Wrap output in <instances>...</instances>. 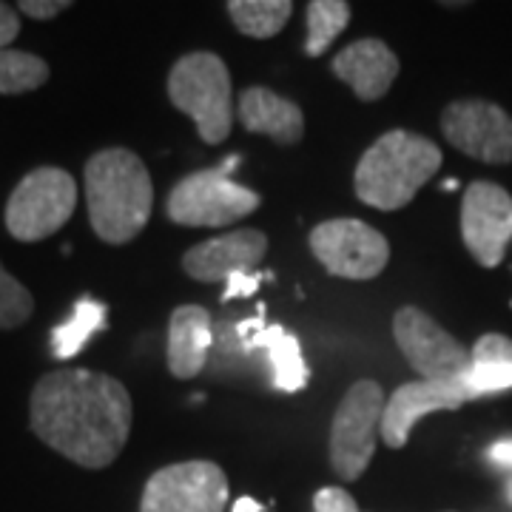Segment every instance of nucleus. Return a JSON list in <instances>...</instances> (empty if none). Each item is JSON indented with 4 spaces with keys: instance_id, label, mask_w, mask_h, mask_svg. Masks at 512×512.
<instances>
[{
    "instance_id": "1",
    "label": "nucleus",
    "mask_w": 512,
    "mask_h": 512,
    "mask_svg": "<svg viewBox=\"0 0 512 512\" xmlns=\"http://www.w3.org/2000/svg\"><path fill=\"white\" fill-rule=\"evenodd\" d=\"M134 407L114 376L63 367L40 376L29 399L32 433L55 453L86 470L117 461L131 433Z\"/></svg>"
},
{
    "instance_id": "2",
    "label": "nucleus",
    "mask_w": 512,
    "mask_h": 512,
    "mask_svg": "<svg viewBox=\"0 0 512 512\" xmlns=\"http://www.w3.org/2000/svg\"><path fill=\"white\" fill-rule=\"evenodd\" d=\"M86 205L94 234L126 245L148 225L154 183L146 163L128 148H103L86 163Z\"/></svg>"
},
{
    "instance_id": "3",
    "label": "nucleus",
    "mask_w": 512,
    "mask_h": 512,
    "mask_svg": "<svg viewBox=\"0 0 512 512\" xmlns=\"http://www.w3.org/2000/svg\"><path fill=\"white\" fill-rule=\"evenodd\" d=\"M441 148L416 131L393 128L356 165V197L379 211H399L436 177Z\"/></svg>"
},
{
    "instance_id": "4",
    "label": "nucleus",
    "mask_w": 512,
    "mask_h": 512,
    "mask_svg": "<svg viewBox=\"0 0 512 512\" xmlns=\"http://www.w3.org/2000/svg\"><path fill=\"white\" fill-rule=\"evenodd\" d=\"M168 97L174 109L194 120L202 143L220 146L231 134V74L214 52H191L174 63L168 74Z\"/></svg>"
},
{
    "instance_id": "5",
    "label": "nucleus",
    "mask_w": 512,
    "mask_h": 512,
    "mask_svg": "<svg viewBox=\"0 0 512 512\" xmlns=\"http://www.w3.org/2000/svg\"><path fill=\"white\" fill-rule=\"evenodd\" d=\"M77 208V183L69 171L43 165L29 171L6 202V231L18 242H40L57 234Z\"/></svg>"
},
{
    "instance_id": "6",
    "label": "nucleus",
    "mask_w": 512,
    "mask_h": 512,
    "mask_svg": "<svg viewBox=\"0 0 512 512\" xmlns=\"http://www.w3.org/2000/svg\"><path fill=\"white\" fill-rule=\"evenodd\" d=\"M384 404L382 384L362 379L336 407L330 424V464L342 481H356L367 470L376 453V433L382 430Z\"/></svg>"
},
{
    "instance_id": "7",
    "label": "nucleus",
    "mask_w": 512,
    "mask_h": 512,
    "mask_svg": "<svg viewBox=\"0 0 512 512\" xmlns=\"http://www.w3.org/2000/svg\"><path fill=\"white\" fill-rule=\"evenodd\" d=\"M259 194L225 177L220 168L194 171L171 188L165 211L168 220L185 228H222L254 214Z\"/></svg>"
},
{
    "instance_id": "8",
    "label": "nucleus",
    "mask_w": 512,
    "mask_h": 512,
    "mask_svg": "<svg viewBox=\"0 0 512 512\" xmlns=\"http://www.w3.org/2000/svg\"><path fill=\"white\" fill-rule=\"evenodd\" d=\"M228 478L214 461L168 464L148 478L140 512H225Z\"/></svg>"
},
{
    "instance_id": "9",
    "label": "nucleus",
    "mask_w": 512,
    "mask_h": 512,
    "mask_svg": "<svg viewBox=\"0 0 512 512\" xmlns=\"http://www.w3.org/2000/svg\"><path fill=\"white\" fill-rule=\"evenodd\" d=\"M313 256L342 279H376L390 262V242L362 220H328L311 231Z\"/></svg>"
},
{
    "instance_id": "10",
    "label": "nucleus",
    "mask_w": 512,
    "mask_h": 512,
    "mask_svg": "<svg viewBox=\"0 0 512 512\" xmlns=\"http://www.w3.org/2000/svg\"><path fill=\"white\" fill-rule=\"evenodd\" d=\"M393 336L404 359L427 382L461 379L470 370V350L421 308H399L393 316Z\"/></svg>"
},
{
    "instance_id": "11",
    "label": "nucleus",
    "mask_w": 512,
    "mask_h": 512,
    "mask_svg": "<svg viewBox=\"0 0 512 512\" xmlns=\"http://www.w3.org/2000/svg\"><path fill=\"white\" fill-rule=\"evenodd\" d=\"M441 134L478 163H512V117L490 100H456L441 114Z\"/></svg>"
},
{
    "instance_id": "12",
    "label": "nucleus",
    "mask_w": 512,
    "mask_h": 512,
    "mask_svg": "<svg viewBox=\"0 0 512 512\" xmlns=\"http://www.w3.org/2000/svg\"><path fill=\"white\" fill-rule=\"evenodd\" d=\"M461 239L478 265L495 268L512 239V197L487 180L467 185L461 200Z\"/></svg>"
},
{
    "instance_id": "13",
    "label": "nucleus",
    "mask_w": 512,
    "mask_h": 512,
    "mask_svg": "<svg viewBox=\"0 0 512 512\" xmlns=\"http://www.w3.org/2000/svg\"><path fill=\"white\" fill-rule=\"evenodd\" d=\"M476 402L467 390L464 379H447V382H407L396 393H390V399L384 404L382 416V439L387 447L402 450L407 444L410 430L416 427V421L427 413H439V410H458L461 404Z\"/></svg>"
},
{
    "instance_id": "14",
    "label": "nucleus",
    "mask_w": 512,
    "mask_h": 512,
    "mask_svg": "<svg viewBox=\"0 0 512 512\" xmlns=\"http://www.w3.org/2000/svg\"><path fill=\"white\" fill-rule=\"evenodd\" d=\"M265 254L268 237L256 228H239L185 251L183 271L197 282H228L234 274H254Z\"/></svg>"
},
{
    "instance_id": "15",
    "label": "nucleus",
    "mask_w": 512,
    "mask_h": 512,
    "mask_svg": "<svg viewBox=\"0 0 512 512\" xmlns=\"http://www.w3.org/2000/svg\"><path fill=\"white\" fill-rule=\"evenodd\" d=\"M333 72L365 103L382 100L399 77V57L376 37H362L333 57Z\"/></svg>"
},
{
    "instance_id": "16",
    "label": "nucleus",
    "mask_w": 512,
    "mask_h": 512,
    "mask_svg": "<svg viewBox=\"0 0 512 512\" xmlns=\"http://www.w3.org/2000/svg\"><path fill=\"white\" fill-rule=\"evenodd\" d=\"M242 348L268 350V362L274 370V384L282 393H299L311 382V370L305 365L302 345L282 325H265V305H259L256 319L237 325Z\"/></svg>"
},
{
    "instance_id": "17",
    "label": "nucleus",
    "mask_w": 512,
    "mask_h": 512,
    "mask_svg": "<svg viewBox=\"0 0 512 512\" xmlns=\"http://www.w3.org/2000/svg\"><path fill=\"white\" fill-rule=\"evenodd\" d=\"M239 120L251 134H265L279 146H296L305 137V114L302 109L271 92L265 86H251L239 94Z\"/></svg>"
},
{
    "instance_id": "18",
    "label": "nucleus",
    "mask_w": 512,
    "mask_h": 512,
    "mask_svg": "<svg viewBox=\"0 0 512 512\" xmlns=\"http://www.w3.org/2000/svg\"><path fill=\"white\" fill-rule=\"evenodd\" d=\"M211 313L200 305H180L171 313L168 322V370L177 379H194L200 376L202 367L208 362V348H211Z\"/></svg>"
},
{
    "instance_id": "19",
    "label": "nucleus",
    "mask_w": 512,
    "mask_h": 512,
    "mask_svg": "<svg viewBox=\"0 0 512 512\" xmlns=\"http://www.w3.org/2000/svg\"><path fill=\"white\" fill-rule=\"evenodd\" d=\"M473 399L504 393L512 387V339L484 333L470 350V370L461 376Z\"/></svg>"
},
{
    "instance_id": "20",
    "label": "nucleus",
    "mask_w": 512,
    "mask_h": 512,
    "mask_svg": "<svg viewBox=\"0 0 512 512\" xmlns=\"http://www.w3.org/2000/svg\"><path fill=\"white\" fill-rule=\"evenodd\" d=\"M103 328H106V305L92 299V296H83L74 305L72 316L52 330V339H49L52 356L60 359V362L74 359L80 350L86 348V342L92 339L94 333H100Z\"/></svg>"
},
{
    "instance_id": "21",
    "label": "nucleus",
    "mask_w": 512,
    "mask_h": 512,
    "mask_svg": "<svg viewBox=\"0 0 512 512\" xmlns=\"http://www.w3.org/2000/svg\"><path fill=\"white\" fill-rule=\"evenodd\" d=\"M228 15L242 35L265 40L279 35L293 15L291 0H231Z\"/></svg>"
},
{
    "instance_id": "22",
    "label": "nucleus",
    "mask_w": 512,
    "mask_h": 512,
    "mask_svg": "<svg viewBox=\"0 0 512 512\" xmlns=\"http://www.w3.org/2000/svg\"><path fill=\"white\" fill-rule=\"evenodd\" d=\"M350 23V3L345 0H313L308 3V37L305 52L308 57H322L336 37Z\"/></svg>"
},
{
    "instance_id": "23",
    "label": "nucleus",
    "mask_w": 512,
    "mask_h": 512,
    "mask_svg": "<svg viewBox=\"0 0 512 512\" xmlns=\"http://www.w3.org/2000/svg\"><path fill=\"white\" fill-rule=\"evenodd\" d=\"M49 80V63L32 52L0 49V94H26Z\"/></svg>"
},
{
    "instance_id": "24",
    "label": "nucleus",
    "mask_w": 512,
    "mask_h": 512,
    "mask_svg": "<svg viewBox=\"0 0 512 512\" xmlns=\"http://www.w3.org/2000/svg\"><path fill=\"white\" fill-rule=\"evenodd\" d=\"M35 313V299L0 262V330H15L29 322Z\"/></svg>"
},
{
    "instance_id": "25",
    "label": "nucleus",
    "mask_w": 512,
    "mask_h": 512,
    "mask_svg": "<svg viewBox=\"0 0 512 512\" xmlns=\"http://www.w3.org/2000/svg\"><path fill=\"white\" fill-rule=\"evenodd\" d=\"M313 512H359L353 495L342 487H322L313 495Z\"/></svg>"
},
{
    "instance_id": "26",
    "label": "nucleus",
    "mask_w": 512,
    "mask_h": 512,
    "mask_svg": "<svg viewBox=\"0 0 512 512\" xmlns=\"http://www.w3.org/2000/svg\"><path fill=\"white\" fill-rule=\"evenodd\" d=\"M69 6H72L69 0H23L18 9L32 20H52L60 12H66Z\"/></svg>"
},
{
    "instance_id": "27",
    "label": "nucleus",
    "mask_w": 512,
    "mask_h": 512,
    "mask_svg": "<svg viewBox=\"0 0 512 512\" xmlns=\"http://www.w3.org/2000/svg\"><path fill=\"white\" fill-rule=\"evenodd\" d=\"M271 274H234L225 282V293H222V302H231L239 296H254L256 288L262 279H268Z\"/></svg>"
},
{
    "instance_id": "28",
    "label": "nucleus",
    "mask_w": 512,
    "mask_h": 512,
    "mask_svg": "<svg viewBox=\"0 0 512 512\" xmlns=\"http://www.w3.org/2000/svg\"><path fill=\"white\" fill-rule=\"evenodd\" d=\"M20 35L18 12L9 3H0V49H9V43Z\"/></svg>"
},
{
    "instance_id": "29",
    "label": "nucleus",
    "mask_w": 512,
    "mask_h": 512,
    "mask_svg": "<svg viewBox=\"0 0 512 512\" xmlns=\"http://www.w3.org/2000/svg\"><path fill=\"white\" fill-rule=\"evenodd\" d=\"M487 458L501 470H512V439L495 441L493 447L487 450Z\"/></svg>"
},
{
    "instance_id": "30",
    "label": "nucleus",
    "mask_w": 512,
    "mask_h": 512,
    "mask_svg": "<svg viewBox=\"0 0 512 512\" xmlns=\"http://www.w3.org/2000/svg\"><path fill=\"white\" fill-rule=\"evenodd\" d=\"M231 512H262V504H259V501H254V498H248V495H242V498H237V501H234Z\"/></svg>"
},
{
    "instance_id": "31",
    "label": "nucleus",
    "mask_w": 512,
    "mask_h": 512,
    "mask_svg": "<svg viewBox=\"0 0 512 512\" xmlns=\"http://www.w3.org/2000/svg\"><path fill=\"white\" fill-rule=\"evenodd\" d=\"M237 165H239V157H225V160H222V165H220V171L225 174V177H231Z\"/></svg>"
},
{
    "instance_id": "32",
    "label": "nucleus",
    "mask_w": 512,
    "mask_h": 512,
    "mask_svg": "<svg viewBox=\"0 0 512 512\" xmlns=\"http://www.w3.org/2000/svg\"><path fill=\"white\" fill-rule=\"evenodd\" d=\"M504 493H507V501H510V504H512V478H510V481H507V490H504Z\"/></svg>"
},
{
    "instance_id": "33",
    "label": "nucleus",
    "mask_w": 512,
    "mask_h": 512,
    "mask_svg": "<svg viewBox=\"0 0 512 512\" xmlns=\"http://www.w3.org/2000/svg\"><path fill=\"white\" fill-rule=\"evenodd\" d=\"M456 180H447V183H444V191H453V188H456Z\"/></svg>"
}]
</instances>
